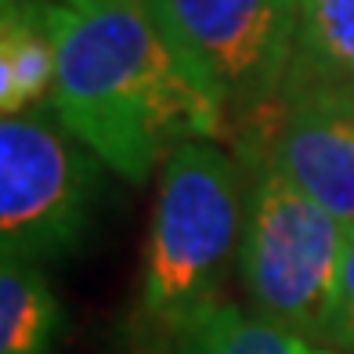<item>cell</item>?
<instances>
[{"mask_svg": "<svg viewBox=\"0 0 354 354\" xmlns=\"http://www.w3.org/2000/svg\"><path fill=\"white\" fill-rule=\"evenodd\" d=\"M51 109L131 185L149 181L177 145L224 131L149 0H55Z\"/></svg>", "mask_w": 354, "mask_h": 354, "instance_id": "6da1fadb", "label": "cell"}, {"mask_svg": "<svg viewBox=\"0 0 354 354\" xmlns=\"http://www.w3.org/2000/svg\"><path fill=\"white\" fill-rule=\"evenodd\" d=\"M246 206L243 167L221 145L185 141L163 159L141 268V322L152 340L228 300Z\"/></svg>", "mask_w": 354, "mask_h": 354, "instance_id": "7a4b0ae2", "label": "cell"}, {"mask_svg": "<svg viewBox=\"0 0 354 354\" xmlns=\"http://www.w3.org/2000/svg\"><path fill=\"white\" fill-rule=\"evenodd\" d=\"M250 163L253 185L239 253L246 308L300 340L322 344L351 224L297 188L268 156H250Z\"/></svg>", "mask_w": 354, "mask_h": 354, "instance_id": "3957f363", "label": "cell"}, {"mask_svg": "<svg viewBox=\"0 0 354 354\" xmlns=\"http://www.w3.org/2000/svg\"><path fill=\"white\" fill-rule=\"evenodd\" d=\"M224 127L271 112L300 33V0H149Z\"/></svg>", "mask_w": 354, "mask_h": 354, "instance_id": "277c9868", "label": "cell"}, {"mask_svg": "<svg viewBox=\"0 0 354 354\" xmlns=\"http://www.w3.org/2000/svg\"><path fill=\"white\" fill-rule=\"evenodd\" d=\"M98 163L51 105L0 120V253L55 261L91 228Z\"/></svg>", "mask_w": 354, "mask_h": 354, "instance_id": "5b68a950", "label": "cell"}, {"mask_svg": "<svg viewBox=\"0 0 354 354\" xmlns=\"http://www.w3.org/2000/svg\"><path fill=\"white\" fill-rule=\"evenodd\" d=\"M297 188L354 228V91L289 84L268 127V152Z\"/></svg>", "mask_w": 354, "mask_h": 354, "instance_id": "8992f818", "label": "cell"}, {"mask_svg": "<svg viewBox=\"0 0 354 354\" xmlns=\"http://www.w3.org/2000/svg\"><path fill=\"white\" fill-rule=\"evenodd\" d=\"M55 0H0V112L51 105Z\"/></svg>", "mask_w": 354, "mask_h": 354, "instance_id": "52a82bcc", "label": "cell"}, {"mask_svg": "<svg viewBox=\"0 0 354 354\" xmlns=\"http://www.w3.org/2000/svg\"><path fill=\"white\" fill-rule=\"evenodd\" d=\"M149 354H336L322 344L300 340L271 322L257 318L250 308L224 300L203 311L188 326L159 340H149Z\"/></svg>", "mask_w": 354, "mask_h": 354, "instance_id": "ba28073f", "label": "cell"}, {"mask_svg": "<svg viewBox=\"0 0 354 354\" xmlns=\"http://www.w3.org/2000/svg\"><path fill=\"white\" fill-rule=\"evenodd\" d=\"M62 304L44 264L0 253V354H55Z\"/></svg>", "mask_w": 354, "mask_h": 354, "instance_id": "9c48e42d", "label": "cell"}, {"mask_svg": "<svg viewBox=\"0 0 354 354\" xmlns=\"http://www.w3.org/2000/svg\"><path fill=\"white\" fill-rule=\"evenodd\" d=\"M289 84L354 91V0H300Z\"/></svg>", "mask_w": 354, "mask_h": 354, "instance_id": "30bf717a", "label": "cell"}, {"mask_svg": "<svg viewBox=\"0 0 354 354\" xmlns=\"http://www.w3.org/2000/svg\"><path fill=\"white\" fill-rule=\"evenodd\" d=\"M322 347L336 354H354V228L347 239L340 271H336V289H333L326 333H322Z\"/></svg>", "mask_w": 354, "mask_h": 354, "instance_id": "8fae6325", "label": "cell"}]
</instances>
